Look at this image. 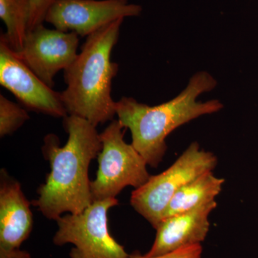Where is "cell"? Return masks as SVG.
<instances>
[{"label": "cell", "instance_id": "6da1fadb", "mask_svg": "<svg viewBox=\"0 0 258 258\" xmlns=\"http://www.w3.org/2000/svg\"><path fill=\"white\" fill-rule=\"evenodd\" d=\"M63 127L69 134L63 147L55 134L44 138L42 154L50 172L32 203L49 220H57L64 212L81 213L93 203L88 169L103 147L96 127L88 120L68 115Z\"/></svg>", "mask_w": 258, "mask_h": 258}, {"label": "cell", "instance_id": "7a4b0ae2", "mask_svg": "<svg viewBox=\"0 0 258 258\" xmlns=\"http://www.w3.org/2000/svg\"><path fill=\"white\" fill-rule=\"evenodd\" d=\"M216 86V80L202 71L194 75L177 96L162 104L149 106L132 97H122L115 103L118 120L124 128L130 129L132 144L148 165L154 168L159 165L167 149L166 137L174 129L223 108L218 100L197 101L199 96Z\"/></svg>", "mask_w": 258, "mask_h": 258}, {"label": "cell", "instance_id": "3957f363", "mask_svg": "<svg viewBox=\"0 0 258 258\" xmlns=\"http://www.w3.org/2000/svg\"><path fill=\"white\" fill-rule=\"evenodd\" d=\"M123 20H115L88 35L76 60L64 71L67 87L61 98L68 114L85 118L96 127L116 114L111 88L118 64L111 60V53Z\"/></svg>", "mask_w": 258, "mask_h": 258}, {"label": "cell", "instance_id": "277c9868", "mask_svg": "<svg viewBox=\"0 0 258 258\" xmlns=\"http://www.w3.org/2000/svg\"><path fill=\"white\" fill-rule=\"evenodd\" d=\"M217 164L212 153L202 150L200 144L193 142L170 167L150 176L145 184L134 190L131 205L156 229L174 195L204 173L213 170Z\"/></svg>", "mask_w": 258, "mask_h": 258}, {"label": "cell", "instance_id": "5b68a950", "mask_svg": "<svg viewBox=\"0 0 258 258\" xmlns=\"http://www.w3.org/2000/svg\"><path fill=\"white\" fill-rule=\"evenodd\" d=\"M124 127L113 120L101 134L96 179L91 182L93 202L115 198L125 186L136 189L150 177L148 164L132 144L124 141Z\"/></svg>", "mask_w": 258, "mask_h": 258}, {"label": "cell", "instance_id": "8992f818", "mask_svg": "<svg viewBox=\"0 0 258 258\" xmlns=\"http://www.w3.org/2000/svg\"><path fill=\"white\" fill-rule=\"evenodd\" d=\"M118 205L116 198H108L93 202L81 213L59 217L54 244H74L70 252L71 258H128L124 247L108 231V210Z\"/></svg>", "mask_w": 258, "mask_h": 258}, {"label": "cell", "instance_id": "52a82bcc", "mask_svg": "<svg viewBox=\"0 0 258 258\" xmlns=\"http://www.w3.org/2000/svg\"><path fill=\"white\" fill-rule=\"evenodd\" d=\"M0 84L28 110L55 118L67 116L61 93L52 90L20 60L0 35Z\"/></svg>", "mask_w": 258, "mask_h": 258}, {"label": "cell", "instance_id": "ba28073f", "mask_svg": "<svg viewBox=\"0 0 258 258\" xmlns=\"http://www.w3.org/2000/svg\"><path fill=\"white\" fill-rule=\"evenodd\" d=\"M142 12V6L128 0H57L45 22L61 31L88 37L112 22L138 17Z\"/></svg>", "mask_w": 258, "mask_h": 258}, {"label": "cell", "instance_id": "9c48e42d", "mask_svg": "<svg viewBox=\"0 0 258 258\" xmlns=\"http://www.w3.org/2000/svg\"><path fill=\"white\" fill-rule=\"evenodd\" d=\"M79 35L74 32L48 29L43 24L29 30L23 48L16 52L43 82L54 86L56 74L66 70L78 55Z\"/></svg>", "mask_w": 258, "mask_h": 258}, {"label": "cell", "instance_id": "30bf717a", "mask_svg": "<svg viewBox=\"0 0 258 258\" xmlns=\"http://www.w3.org/2000/svg\"><path fill=\"white\" fill-rule=\"evenodd\" d=\"M217 207L212 202L190 211L163 219L158 225L152 248L145 254L157 257L186 246L201 244L210 229L209 215Z\"/></svg>", "mask_w": 258, "mask_h": 258}, {"label": "cell", "instance_id": "8fae6325", "mask_svg": "<svg viewBox=\"0 0 258 258\" xmlns=\"http://www.w3.org/2000/svg\"><path fill=\"white\" fill-rule=\"evenodd\" d=\"M0 174V247L20 248L33 227L32 203L24 195L21 184L5 169Z\"/></svg>", "mask_w": 258, "mask_h": 258}, {"label": "cell", "instance_id": "7c38bea8", "mask_svg": "<svg viewBox=\"0 0 258 258\" xmlns=\"http://www.w3.org/2000/svg\"><path fill=\"white\" fill-rule=\"evenodd\" d=\"M224 182L225 179L217 177L212 171L204 173L183 186L174 195L164 212L163 219L190 211L215 201Z\"/></svg>", "mask_w": 258, "mask_h": 258}, {"label": "cell", "instance_id": "4fadbf2b", "mask_svg": "<svg viewBox=\"0 0 258 258\" xmlns=\"http://www.w3.org/2000/svg\"><path fill=\"white\" fill-rule=\"evenodd\" d=\"M30 0H0V18L7 32L2 33L10 47L19 52L28 31Z\"/></svg>", "mask_w": 258, "mask_h": 258}, {"label": "cell", "instance_id": "5bb4252c", "mask_svg": "<svg viewBox=\"0 0 258 258\" xmlns=\"http://www.w3.org/2000/svg\"><path fill=\"white\" fill-rule=\"evenodd\" d=\"M28 112L20 105L0 95V137L16 132L29 120Z\"/></svg>", "mask_w": 258, "mask_h": 258}, {"label": "cell", "instance_id": "9a60e30c", "mask_svg": "<svg viewBox=\"0 0 258 258\" xmlns=\"http://www.w3.org/2000/svg\"><path fill=\"white\" fill-rule=\"evenodd\" d=\"M57 0H30V13L28 31L43 24L51 7Z\"/></svg>", "mask_w": 258, "mask_h": 258}, {"label": "cell", "instance_id": "2e32d148", "mask_svg": "<svg viewBox=\"0 0 258 258\" xmlns=\"http://www.w3.org/2000/svg\"><path fill=\"white\" fill-rule=\"evenodd\" d=\"M202 254H203V247L201 244H197L186 246L170 253L157 256V257H147L145 254L142 255L138 252H134L129 254L128 258H202Z\"/></svg>", "mask_w": 258, "mask_h": 258}, {"label": "cell", "instance_id": "e0dca14e", "mask_svg": "<svg viewBox=\"0 0 258 258\" xmlns=\"http://www.w3.org/2000/svg\"><path fill=\"white\" fill-rule=\"evenodd\" d=\"M0 258H31V255L20 248L6 249L0 247Z\"/></svg>", "mask_w": 258, "mask_h": 258}]
</instances>
